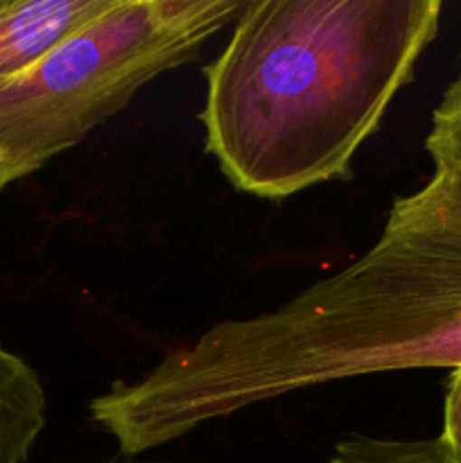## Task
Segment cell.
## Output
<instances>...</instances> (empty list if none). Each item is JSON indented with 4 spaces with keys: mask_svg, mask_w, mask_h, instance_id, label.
I'll list each match as a JSON object with an SVG mask.
<instances>
[{
    "mask_svg": "<svg viewBox=\"0 0 461 463\" xmlns=\"http://www.w3.org/2000/svg\"><path fill=\"white\" fill-rule=\"evenodd\" d=\"M432 175L393 199L357 260L278 307L229 319L127 384L154 446L337 380L461 366V147L429 129Z\"/></svg>",
    "mask_w": 461,
    "mask_h": 463,
    "instance_id": "cell-1",
    "label": "cell"
},
{
    "mask_svg": "<svg viewBox=\"0 0 461 463\" xmlns=\"http://www.w3.org/2000/svg\"><path fill=\"white\" fill-rule=\"evenodd\" d=\"M441 0H247L203 68L206 152L240 193L351 176L441 23Z\"/></svg>",
    "mask_w": 461,
    "mask_h": 463,
    "instance_id": "cell-2",
    "label": "cell"
},
{
    "mask_svg": "<svg viewBox=\"0 0 461 463\" xmlns=\"http://www.w3.org/2000/svg\"><path fill=\"white\" fill-rule=\"evenodd\" d=\"M247 0H113L0 80V194L80 145L156 77L193 61Z\"/></svg>",
    "mask_w": 461,
    "mask_h": 463,
    "instance_id": "cell-3",
    "label": "cell"
},
{
    "mask_svg": "<svg viewBox=\"0 0 461 463\" xmlns=\"http://www.w3.org/2000/svg\"><path fill=\"white\" fill-rule=\"evenodd\" d=\"M113 0H0V80L25 71Z\"/></svg>",
    "mask_w": 461,
    "mask_h": 463,
    "instance_id": "cell-4",
    "label": "cell"
},
{
    "mask_svg": "<svg viewBox=\"0 0 461 463\" xmlns=\"http://www.w3.org/2000/svg\"><path fill=\"white\" fill-rule=\"evenodd\" d=\"M48 425V392L34 366L0 339V463H27Z\"/></svg>",
    "mask_w": 461,
    "mask_h": 463,
    "instance_id": "cell-5",
    "label": "cell"
},
{
    "mask_svg": "<svg viewBox=\"0 0 461 463\" xmlns=\"http://www.w3.org/2000/svg\"><path fill=\"white\" fill-rule=\"evenodd\" d=\"M328 463H456L438 437L382 439L353 434L334 446Z\"/></svg>",
    "mask_w": 461,
    "mask_h": 463,
    "instance_id": "cell-6",
    "label": "cell"
},
{
    "mask_svg": "<svg viewBox=\"0 0 461 463\" xmlns=\"http://www.w3.org/2000/svg\"><path fill=\"white\" fill-rule=\"evenodd\" d=\"M456 463H461V366L450 371L443 402V430L438 434Z\"/></svg>",
    "mask_w": 461,
    "mask_h": 463,
    "instance_id": "cell-7",
    "label": "cell"
},
{
    "mask_svg": "<svg viewBox=\"0 0 461 463\" xmlns=\"http://www.w3.org/2000/svg\"><path fill=\"white\" fill-rule=\"evenodd\" d=\"M429 129L446 136L456 147H461V75L447 86L441 102L434 109Z\"/></svg>",
    "mask_w": 461,
    "mask_h": 463,
    "instance_id": "cell-8",
    "label": "cell"
},
{
    "mask_svg": "<svg viewBox=\"0 0 461 463\" xmlns=\"http://www.w3.org/2000/svg\"><path fill=\"white\" fill-rule=\"evenodd\" d=\"M111 463H156V461H111Z\"/></svg>",
    "mask_w": 461,
    "mask_h": 463,
    "instance_id": "cell-9",
    "label": "cell"
}]
</instances>
